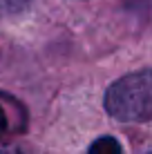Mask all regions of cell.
<instances>
[{"label":"cell","instance_id":"6da1fadb","mask_svg":"<svg viewBox=\"0 0 152 154\" xmlns=\"http://www.w3.org/2000/svg\"><path fill=\"white\" fill-rule=\"evenodd\" d=\"M105 109L125 123H145L152 116L150 69H141L114 83L105 94Z\"/></svg>","mask_w":152,"mask_h":154},{"label":"cell","instance_id":"7a4b0ae2","mask_svg":"<svg viewBox=\"0 0 152 154\" xmlns=\"http://www.w3.org/2000/svg\"><path fill=\"white\" fill-rule=\"evenodd\" d=\"M87 154H121V145H119V141L112 139V136H101L98 141L92 143V147H90Z\"/></svg>","mask_w":152,"mask_h":154},{"label":"cell","instance_id":"3957f363","mask_svg":"<svg viewBox=\"0 0 152 154\" xmlns=\"http://www.w3.org/2000/svg\"><path fill=\"white\" fill-rule=\"evenodd\" d=\"M11 103V100H9ZM9 103L0 100V139L7 132H11V114H9Z\"/></svg>","mask_w":152,"mask_h":154},{"label":"cell","instance_id":"277c9868","mask_svg":"<svg viewBox=\"0 0 152 154\" xmlns=\"http://www.w3.org/2000/svg\"><path fill=\"white\" fill-rule=\"evenodd\" d=\"M29 0H0V7L7 9V11H18L20 7H25Z\"/></svg>","mask_w":152,"mask_h":154}]
</instances>
